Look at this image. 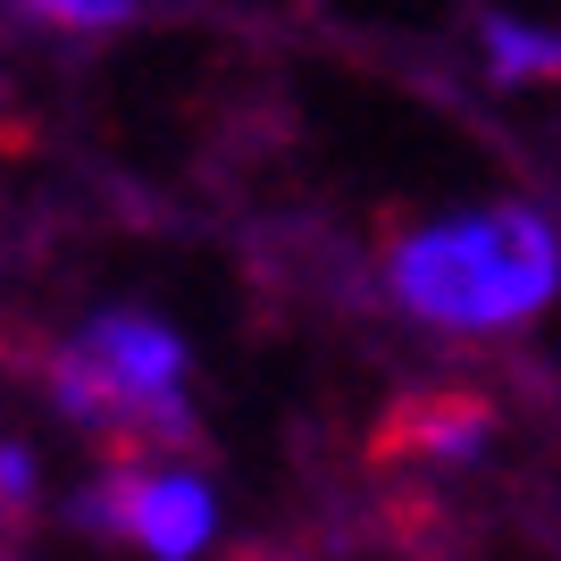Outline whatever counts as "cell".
Returning <instances> with one entry per match:
<instances>
[{"label":"cell","mask_w":561,"mask_h":561,"mask_svg":"<svg viewBox=\"0 0 561 561\" xmlns=\"http://www.w3.org/2000/svg\"><path fill=\"white\" fill-rule=\"evenodd\" d=\"M386 294L436 335H512L561 294V227L537 202H478L386 243Z\"/></svg>","instance_id":"6da1fadb"},{"label":"cell","mask_w":561,"mask_h":561,"mask_svg":"<svg viewBox=\"0 0 561 561\" xmlns=\"http://www.w3.org/2000/svg\"><path fill=\"white\" fill-rule=\"evenodd\" d=\"M193 352L160 310H93L68 344L43 352V394L59 420L117 453V461H160V453H202L193 420Z\"/></svg>","instance_id":"7a4b0ae2"},{"label":"cell","mask_w":561,"mask_h":561,"mask_svg":"<svg viewBox=\"0 0 561 561\" xmlns=\"http://www.w3.org/2000/svg\"><path fill=\"white\" fill-rule=\"evenodd\" d=\"M76 528L84 537H117L151 561H193L218 537V494L202 469L168 461H110L93 486L76 494Z\"/></svg>","instance_id":"3957f363"},{"label":"cell","mask_w":561,"mask_h":561,"mask_svg":"<svg viewBox=\"0 0 561 561\" xmlns=\"http://www.w3.org/2000/svg\"><path fill=\"white\" fill-rule=\"evenodd\" d=\"M386 461H427V469H469L494 453V402L478 386H427L394 402V420L377 427Z\"/></svg>","instance_id":"277c9868"},{"label":"cell","mask_w":561,"mask_h":561,"mask_svg":"<svg viewBox=\"0 0 561 561\" xmlns=\"http://www.w3.org/2000/svg\"><path fill=\"white\" fill-rule=\"evenodd\" d=\"M469 34H478V59L503 93H537V84H561V34L553 25H528L512 9H469Z\"/></svg>","instance_id":"5b68a950"},{"label":"cell","mask_w":561,"mask_h":561,"mask_svg":"<svg viewBox=\"0 0 561 561\" xmlns=\"http://www.w3.org/2000/svg\"><path fill=\"white\" fill-rule=\"evenodd\" d=\"M34 25H59V34H101V25H135L142 0H18Z\"/></svg>","instance_id":"8992f818"},{"label":"cell","mask_w":561,"mask_h":561,"mask_svg":"<svg viewBox=\"0 0 561 561\" xmlns=\"http://www.w3.org/2000/svg\"><path fill=\"white\" fill-rule=\"evenodd\" d=\"M0 512H9V445H0ZM9 519H18V512H9Z\"/></svg>","instance_id":"52a82bcc"}]
</instances>
